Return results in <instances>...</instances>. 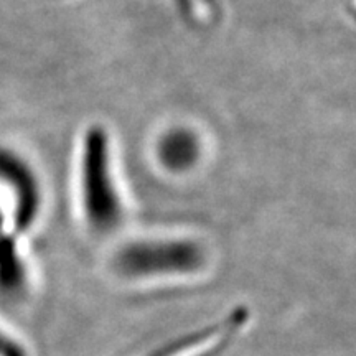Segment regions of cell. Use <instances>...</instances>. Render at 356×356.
I'll list each match as a JSON object with an SVG mask.
<instances>
[{"label":"cell","mask_w":356,"mask_h":356,"mask_svg":"<svg viewBox=\"0 0 356 356\" xmlns=\"http://www.w3.org/2000/svg\"><path fill=\"white\" fill-rule=\"evenodd\" d=\"M203 267L200 249L178 243H152L129 248L118 256L114 269L129 282H152L172 275H193Z\"/></svg>","instance_id":"cell-1"},{"label":"cell","mask_w":356,"mask_h":356,"mask_svg":"<svg viewBox=\"0 0 356 356\" xmlns=\"http://www.w3.org/2000/svg\"><path fill=\"white\" fill-rule=\"evenodd\" d=\"M86 178H84V200L88 215L99 228H106L115 216V198L113 181L109 175L108 152L102 140L91 137L88 142L86 154Z\"/></svg>","instance_id":"cell-2"},{"label":"cell","mask_w":356,"mask_h":356,"mask_svg":"<svg viewBox=\"0 0 356 356\" xmlns=\"http://www.w3.org/2000/svg\"><path fill=\"white\" fill-rule=\"evenodd\" d=\"M246 322L248 315L243 310H236L229 317L190 333L180 341H173L170 346L152 356H218L228 348L236 337H239Z\"/></svg>","instance_id":"cell-3"},{"label":"cell","mask_w":356,"mask_h":356,"mask_svg":"<svg viewBox=\"0 0 356 356\" xmlns=\"http://www.w3.org/2000/svg\"><path fill=\"white\" fill-rule=\"evenodd\" d=\"M0 356H32L29 345L2 323H0Z\"/></svg>","instance_id":"cell-4"}]
</instances>
